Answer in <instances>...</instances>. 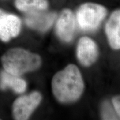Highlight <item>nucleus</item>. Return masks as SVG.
Returning <instances> with one entry per match:
<instances>
[{
	"label": "nucleus",
	"mask_w": 120,
	"mask_h": 120,
	"mask_svg": "<svg viewBox=\"0 0 120 120\" xmlns=\"http://www.w3.org/2000/svg\"><path fill=\"white\" fill-rule=\"evenodd\" d=\"M107 15V10L103 6L94 3H86L79 7L76 18L79 27L87 31L98 28Z\"/></svg>",
	"instance_id": "nucleus-3"
},
{
	"label": "nucleus",
	"mask_w": 120,
	"mask_h": 120,
	"mask_svg": "<svg viewBox=\"0 0 120 120\" xmlns=\"http://www.w3.org/2000/svg\"><path fill=\"white\" fill-rule=\"evenodd\" d=\"M21 21L19 17L6 13L0 19V40L4 42L17 37L20 32Z\"/></svg>",
	"instance_id": "nucleus-7"
},
{
	"label": "nucleus",
	"mask_w": 120,
	"mask_h": 120,
	"mask_svg": "<svg viewBox=\"0 0 120 120\" xmlns=\"http://www.w3.org/2000/svg\"><path fill=\"white\" fill-rule=\"evenodd\" d=\"M112 103L115 111L120 118V95L114 97L112 99Z\"/></svg>",
	"instance_id": "nucleus-13"
},
{
	"label": "nucleus",
	"mask_w": 120,
	"mask_h": 120,
	"mask_svg": "<svg viewBox=\"0 0 120 120\" xmlns=\"http://www.w3.org/2000/svg\"><path fill=\"white\" fill-rule=\"evenodd\" d=\"M6 12H5L4 10H2V9L0 8V19H2V17L6 14Z\"/></svg>",
	"instance_id": "nucleus-14"
},
{
	"label": "nucleus",
	"mask_w": 120,
	"mask_h": 120,
	"mask_svg": "<svg viewBox=\"0 0 120 120\" xmlns=\"http://www.w3.org/2000/svg\"><path fill=\"white\" fill-rule=\"evenodd\" d=\"M106 33L111 47L120 49V9L114 11L109 17L106 25Z\"/></svg>",
	"instance_id": "nucleus-9"
},
{
	"label": "nucleus",
	"mask_w": 120,
	"mask_h": 120,
	"mask_svg": "<svg viewBox=\"0 0 120 120\" xmlns=\"http://www.w3.org/2000/svg\"><path fill=\"white\" fill-rule=\"evenodd\" d=\"M75 30L74 14L69 9L63 10L56 23V30L58 37L65 42L73 38Z\"/></svg>",
	"instance_id": "nucleus-6"
},
{
	"label": "nucleus",
	"mask_w": 120,
	"mask_h": 120,
	"mask_svg": "<svg viewBox=\"0 0 120 120\" xmlns=\"http://www.w3.org/2000/svg\"><path fill=\"white\" fill-rule=\"evenodd\" d=\"M25 22L29 27L40 31H46L50 28L56 19L55 12L45 11H34L26 13Z\"/></svg>",
	"instance_id": "nucleus-5"
},
{
	"label": "nucleus",
	"mask_w": 120,
	"mask_h": 120,
	"mask_svg": "<svg viewBox=\"0 0 120 120\" xmlns=\"http://www.w3.org/2000/svg\"><path fill=\"white\" fill-rule=\"evenodd\" d=\"M102 116L104 120L118 119L110 104L108 102H105L103 103L102 107Z\"/></svg>",
	"instance_id": "nucleus-12"
},
{
	"label": "nucleus",
	"mask_w": 120,
	"mask_h": 120,
	"mask_svg": "<svg viewBox=\"0 0 120 120\" xmlns=\"http://www.w3.org/2000/svg\"><path fill=\"white\" fill-rule=\"evenodd\" d=\"M1 61L4 71L17 76L35 71L41 64L39 55L21 48L9 49L2 55Z\"/></svg>",
	"instance_id": "nucleus-2"
},
{
	"label": "nucleus",
	"mask_w": 120,
	"mask_h": 120,
	"mask_svg": "<svg viewBox=\"0 0 120 120\" xmlns=\"http://www.w3.org/2000/svg\"><path fill=\"white\" fill-rule=\"evenodd\" d=\"M15 5L19 11L28 13L45 11L49 7L47 0H15Z\"/></svg>",
	"instance_id": "nucleus-11"
},
{
	"label": "nucleus",
	"mask_w": 120,
	"mask_h": 120,
	"mask_svg": "<svg viewBox=\"0 0 120 120\" xmlns=\"http://www.w3.org/2000/svg\"><path fill=\"white\" fill-rule=\"evenodd\" d=\"M42 96L38 92L19 97L13 102L12 115L15 120H27L41 101Z\"/></svg>",
	"instance_id": "nucleus-4"
},
{
	"label": "nucleus",
	"mask_w": 120,
	"mask_h": 120,
	"mask_svg": "<svg viewBox=\"0 0 120 120\" xmlns=\"http://www.w3.org/2000/svg\"><path fill=\"white\" fill-rule=\"evenodd\" d=\"M52 88L56 99L62 103L77 100L82 94L84 84L79 68L70 64L53 76Z\"/></svg>",
	"instance_id": "nucleus-1"
},
{
	"label": "nucleus",
	"mask_w": 120,
	"mask_h": 120,
	"mask_svg": "<svg viewBox=\"0 0 120 120\" xmlns=\"http://www.w3.org/2000/svg\"><path fill=\"white\" fill-rule=\"evenodd\" d=\"M26 87V81L19 76L10 74L4 70L1 71L0 74V88L1 90L10 88L15 92L21 94L25 92Z\"/></svg>",
	"instance_id": "nucleus-10"
},
{
	"label": "nucleus",
	"mask_w": 120,
	"mask_h": 120,
	"mask_svg": "<svg viewBox=\"0 0 120 120\" xmlns=\"http://www.w3.org/2000/svg\"><path fill=\"white\" fill-rule=\"evenodd\" d=\"M77 54L78 59L83 65L86 66L91 65L98 56L96 45L88 37H82L79 42Z\"/></svg>",
	"instance_id": "nucleus-8"
}]
</instances>
